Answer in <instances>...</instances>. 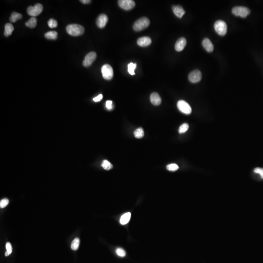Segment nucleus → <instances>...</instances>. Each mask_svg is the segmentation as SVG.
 I'll use <instances>...</instances> for the list:
<instances>
[{"label": "nucleus", "instance_id": "obj_11", "mask_svg": "<svg viewBox=\"0 0 263 263\" xmlns=\"http://www.w3.org/2000/svg\"><path fill=\"white\" fill-rule=\"evenodd\" d=\"M108 21V18L107 16L104 14H102L97 18V21H96V24L99 28L102 29L106 26Z\"/></svg>", "mask_w": 263, "mask_h": 263}, {"label": "nucleus", "instance_id": "obj_33", "mask_svg": "<svg viewBox=\"0 0 263 263\" xmlns=\"http://www.w3.org/2000/svg\"><path fill=\"white\" fill-rule=\"evenodd\" d=\"M106 107L108 110H111L113 108V102L111 100H107L106 102Z\"/></svg>", "mask_w": 263, "mask_h": 263}, {"label": "nucleus", "instance_id": "obj_2", "mask_svg": "<svg viewBox=\"0 0 263 263\" xmlns=\"http://www.w3.org/2000/svg\"><path fill=\"white\" fill-rule=\"evenodd\" d=\"M150 24V20L147 17H142L135 22L133 24V29L136 31H141L148 27Z\"/></svg>", "mask_w": 263, "mask_h": 263}, {"label": "nucleus", "instance_id": "obj_29", "mask_svg": "<svg viewBox=\"0 0 263 263\" xmlns=\"http://www.w3.org/2000/svg\"><path fill=\"white\" fill-rule=\"evenodd\" d=\"M48 25L49 27H50L51 29H54L57 27L58 26V23L57 21H56L55 19H51L48 21Z\"/></svg>", "mask_w": 263, "mask_h": 263}, {"label": "nucleus", "instance_id": "obj_14", "mask_svg": "<svg viewBox=\"0 0 263 263\" xmlns=\"http://www.w3.org/2000/svg\"><path fill=\"white\" fill-rule=\"evenodd\" d=\"M172 9L175 16L179 18H182L185 13V11L180 6H173Z\"/></svg>", "mask_w": 263, "mask_h": 263}, {"label": "nucleus", "instance_id": "obj_26", "mask_svg": "<svg viewBox=\"0 0 263 263\" xmlns=\"http://www.w3.org/2000/svg\"><path fill=\"white\" fill-rule=\"evenodd\" d=\"M166 168H167V169L168 170L172 171V172H175V171H176V170H177L179 169V167H178V165L176 164H175V163H173V164L168 165L167 166V167Z\"/></svg>", "mask_w": 263, "mask_h": 263}, {"label": "nucleus", "instance_id": "obj_31", "mask_svg": "<svg viewBox=\"0 0 263 263\" xmlns=\"http://www.w3.org/2000/svg\"><path fill=\"white\" fill-rule=\"evenodd\" d=\"M9 203V200L7 198L2 199L0 201V207L1 208H4Z\"/></svg>", "mask_w": 263, "mask_h": 263}, {"label": "nucleus", "instance_id": "obj_18", "mask_svg": "<svg viewBox=\"0 0 263 263\" xmlns=\"http://www.w3.org/2000/svg\"><path fill=\"white\" fill-rule=\"evenodd\" d=\"M14 28L13 26L10 23H7L5 26V32L4 34L5 36L8 37L12 34V32L14 31Z\"/></svg>", "mask_w": 263, "mask_h": 263}, {"label": "nucleus", "instance_id": "obj_23", "mask_svg": "<svg viewBox=\"0 0 263 263\" xmlns=\"http://www.w3.org/2000/svg\"><path fill=\"white\" fill-rule=\"evenodd\" d=\"M79 243H80V240L79 238H76L71 243V248H72V250H78L79 247Z\"/></svg>", "mask_w": 263, "mask_h": 263}, {"label": "nucleus", "instance_id": "obj_4", "mask_svg": "<svg viewBox=\"0 0 263 263\" xmlns=\"http://www.w3.org/2000/svg\"><path fill=\"white\" fill-rule=\"evenodd\" d=\"M232 13L236 16L246 18L250 14V11L248 8L245 6H235L232 9Z\"/></svg>", "mask_w": 263, "mask_h": 263}, {"label": "nucleus", "instance_id": "obj_12", "mask_svg": "<svg viewBox=\"0 0 263 263\" xmlns=\"http://www.w3.org/2000/svg\"><path fill=\"white\" fill-rule=\"evenodd\" d=\"M187 44V40L184 37H181L178 39L175 44V50L180 52L184 49Z\"/></svg>", "mask_w": 263, "mask_h": 263}, {"label": "nucleus", "instance_id": "obj_19", "mask_svg": "<svg viewBox=\"0 0 263 263\" xmlns=\"http://www.w3.org/2000/svg\"><path fill=\"white\" fill-rule=\"evenodd\" d=\"M37 19L35 17H32V18H30L27 22H26V26L27 27H29L31 29H33L34 27H36L37 26Z\"/></svg>", "mask_w": 263, "mask_h": 263}, {"label": "nucleus", "instance_id": "obj_16", "mask_svg": "<svg viewBox=\"0 0 263 263\" xmlns=\"http://www.w3.org/2000/svg\"><path fill=\"white\" fill-rule=\"evenodd\" d=\"M202 45L208 52H212L214 50V47L211 40L208 38H205L202 42Z\"/></svg>", "mask_w": 263, "mask_h": 263}, {"label": "nucleus", "instance_id": "obj_6", "mask_svg": "<svg viewBox=\"0 0 263 263\" xmlns=\"http://www.w3.org/2000/svg\"><path fill=\"white\" fill-rule=\"evenodd\" d=\"M43 10V6L40 3H37L34 6H29L27 8V13L31 16L35 17L40 15Z\"/></svg>", "mask_w": 263, "mask_h": 263}, {"label": "nucleus", "instance_id": "obj_34", "mask_svg": "<svg viewBox=\"0 0 263 263\" xmlns=\"http://www.w3.org/2000/svg\"><path fill=\"white\" fill-rule=\"evenodd\" d=\"M102 97H103L102 95H99V96H97V97H94V98L93 99V100H94L95 102H99L102 100Z\"/></svg>", "mask_w": 263, "mask_h": 263}, {"label": "nucleus", "instance_id": "obj_20", "mask_svg": "<svg viewBox=\"0 0 263 263\" xmlns=\"http://www.w3.org/2000/svg\"><path fill=\"white\" fill-rule=\"evenodd\" d=\"M22 17L23 16L21 14L17 12H12L10 17L9 18V20L11 23H15L17 21L22 19Z\"/></svg>", "mask_w": 263, "mask_h": 263}, {"label": "nucleus", "instance_id": "obj_8", "mask_svg": "<svg viewBox=\"0 0 263 263\" xmlns=\"http://www.w3.org/2000/svg\"><path fill=\"white\" fill-rule=\"evenodd\" d=\"M119 6L125 10H129L133 9L135 6L136 3L133 0H120L118 1Z\"/></svg>", "mask_w": 263, "mask_h": 263}, {"label": "nucleus", "instance_id": "obj_5", "mask_svg": "<svg viewBox=\"0 0 263 263\" xmlns=\"http://www.w3.org/2000/svg\"><path fill=\"white\" fill-rule=\"evenodd\" d=\"M102 73L103 78L106 80H110L114 76L113 69L109 64H105L102 66Z\"/></svg>", "mask_w": 263, "mask_h": 263}, {"label": "nucleus", "instance_id": "obj_17", "mask_svg": "<svg viewBox=\"0 0 263 263\" xmlns=\"http://www.w3.org/2000/svg\"><path fill=\"white\" fill-rule=\"evenodd\" d=\"M131 217V214L130 212H127L122 215L121 218L120 219V223L121 225H124L127 224L130 221Z\"/></svg>", "mask_w": 263, "mask_h": 263}, {"label": "nucleus", "instance_id": "obj_15", "mask_svg": "<svg viewBox=\"0 0 263 263\" xmlns=\"http://www.w3.org/2000/svg\"><path fill=\"white\" fill-rule=\"evenodd\" d=\"M150 100L152 104L157 106L161 103V99L159 94L156 92L152 93L150 96Z\"/></svg>", "mask_w": 263, "mask_h": 263}, {"label": "nucleus", "instance_id": "obj_30", "mask_svg": "<svg viewBox=\"0 0 263 263\" xmlns=\"http://www.w3.org/2000/svg\"><path fill=\"white\" fill-rule=\"evenodd\" d=\"M116 253L117 255L120 257H123L126 255V252L122 248H117L116 250Z\"/></svg>", "mask_w": 263, "mask_h": 263}, {"label": "nucleus", "instance_id": "obj_22", "mask_svg": "<svg viewBox=\"0 0 263 263\" xmlns=\"http://www.w3.org/2000/svg\"><path fill=\"white\" fill-rule=\"evenodd\" d=\"M134 135L136 138H143L144 135L143 129L142 128H139L136 129L134 132Z\"/></svg>", "mask_w": 263, "mask_h": 263}, {"label": "nucleus", "instance_id": "obj_28", "mask_svg": "<svg viewBox=\"0 0 263 263\" xmlns=\"http://www.w3.org/2000/svg\"><path fill=\"white\" fill-rule=\"evenodd\" d=\"M6 251L5 253V256H8L9 255H10L12 252V247L10 243H6Z\"/></svg>", "mask_w": 263, "mask_h": 263}, {"label": "nucleus", "instance_id": "obj_27", "mask_svg": "<svg viewBox=\"0 0 263 263\" xmlns=\"http://www.w3.org/2000/svg\"><path fill=\"white\" fill-rule=\"evenodd\" d=\"M189 127V126L188 124H187V123H184V124H182L180 126V129H179V130H178L179 133H180V134H183L185 133L186 132H187V130H188Z\"/></svg>", "mask_w": 263, "mask_h": 263}, {"label": "nucleus", "instance_id": "obj_13", "mask_svg": "<svg viewBox=\"0 0 263 263\" xmlns=\"http://www.w3.org/2000/svg\"><path fill=\"white\" fill-rule=\"evenodd\" d=\"M138 45L142 47H146L151 45L152 43V40L149 37H142L139 38L137 40Z\"/></svg>", "mask_w": 263, "mask_h": 263}, {"label": "nucleus", "instance_id": "obj_25", "mask_svg": "<svg viewBox=\"0 0 263 263\" xmlns=\"http://www.w3.org/2000/svg\"><path fill=\"white\" fill-rule=\"evenodd\" d=\"M102 166L106 170H110V169H112L113 165L110 162L107 160H103L102 164Z\"/></svg>", "mask_w": 263, "mask_h": 263}, {"label": "nucleus", "instance_id": "obj_1", "mask_svg": "<svg viewBox=\"0 0 263 263\" xmlns=\"http://www.w3.org/2000/svg\"><path fill=\"white\" fill-rule=\"evenodd\" d=\"M66 31L71 36L76 37L83 34L84 32V29L81 25L72 24L68 25L66 28Z\"/></svg>", "mask_w": 263, "mask_h": 263}, {"label": "nucleus", "instance_id": "obj_32", "mask_svg": "<svg viewBox=\"0 0 263 263\" xmlns=\"http://www.w3.org/2000/svg\"><path fill=\"white\" fill-rule=\"evenodd\" d=\"M254 172L256 173H259L261 177V178L263 179V168H256L254 169Z\"/></svg>", "mask_w": 263, "mask_h": 263}, {"label": "nucleus", "instance_id": "obj_35", "mask_svg": "<svg viewBox=\"0 0 263 263\" xmlns=\"http://www.w3.org/2000/svg\"><path fill=\"white\" fill-rule=\"evenodd\" d=\"M80 2H81L84 4H86V3H90V2H91V1H90V0H81Z\"/></svg>", "mask_w": 263, "mask_h": 263}, {"label": "nucleus", "instance_id": "obj_21", "mask_svg": "<svg viewBox=\"0 0 263 263\" xmlns=\"http://www.w3.org/2000/svg\"><path fill=\"white\" fill-rule=\"evenodd\" d=\"M45 36L47 39L49 40H56L57 38L58 33L55 31H51L45 33Z\"/></svg>", "mask_w": 263, "mask_h": 263}, {"label": "nucleus", "instance_id": "obj_7", "mask_svg": "<svg viewBox=\"0 0 263 263\" xmlns=\"http://www.w3.org/2000/svg\"><path fill=\"white\" fill-rule=\"evenodd\" d=\"M177 106L180 112L186 115H190L191 113V108L187 102L183 100L178 101Z\"/></svg>", "mask_w": 263, "mask_h": 263}, {"label": "nucleus", "instance_id": "obj_9", "mask_svg": "<svg viewBox=\"0 0 263 263\" xmlns=\"http://www.w3.org/2000/svg\"><path fill=\"white\" fill-rule=\"evenodd\" d=\"M202 79V74L199 70H194L189 75V79L190 82L196 83L201 81Z\"/></svg>", "mask_w": 263, "mask_h": 263}, {"label": "nucleus", "instance_id": "obj_24", "mask_svg": "<svg viewBox=\"0 0 263 263\" xmlns=\"http://www.w3.org/2000/svg\"><path fill=\"white\" fill-rule=\"evenodd\" d=\"M136 67V63H131L128 65V71L130 75H135V70Z\"/></svg>", "mask_w": 263, "mask_h": 263}, {"label": "nucleus", "instance_id": "obj_3", "mask_svg": "<svg viewBox=\"0 0 263 263\" xmlns=\"http://www.w3.org/2000/svg\"><path fill=\"white\" fill-rule=\"evenodd\" d=\"M214 27L215 31L220 36H224L227 32V25L224 21L222 20L217 21L214 24Z\"/></svg>", "mask_w": 263, "mask_h": 263}, {"label": "nucleus", "instance_id": "obj_10", "mask_svg": "<svg viewBox=\"0 0 263 263\" xmlns=\"http://www.w3.org/2000/svg\"><path fill=\"white\" fill-rule=\"evenodd\" d=\"M97 58V54L95 52H91L85 56L82 64L84 67L90 66L95 61Z\"/></svg>", "mask_w": 263, "mask_h": 263}]
</instances>
